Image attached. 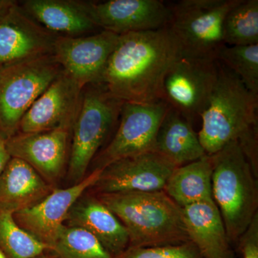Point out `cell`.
Segmentation results:
<instances>
[{
  "label": "cell",
  "mask_w": 258,
  "mask_h": 258,
  "mask_svg": "<svg viewBox=\"0 0 258 258\" xmlns=\"http://www.w3.org/2000/svg\"><path fill=\"white\" fill-rule=\"evenodd\" d=\"M114 258H206L191 240L152 247H128Z\"/></svg>",
  "instance_id": "obj_27"
},
{
  "label": "cell",
  "mask_w": 258,
  "mask_h": 258,
  "mask_svg": "<svg viewBox=\"0 0 258 258\" xmlns=\"http://www.w3.org/2000/svg\"><path fill=\"white\" fill-rule=\"evenodd\" d=\"M177 167L157 152L144 153L111 163L91 188L98 195L162 191Z\"/></svg>",
  "instance_id": "obj_10"
},
{
  "label": "cell",
  "mask_w": 258,
  "mask_h": 258,
  "mask_svg": "<svg viewBox=\"0 0 258 258\" xmlns=\"http://www.w3.org/2000/svg\"><path fill=\"white\" fill-rule=\"evenodd\" d=\"M212 156V199L231 244L237 243L257 214V176L237 142Z\"/></svg>",
  "instance_id": "obj_4"
},
{
  "label": "cell",
  "mask_w": 258,
  "mask_h": 258,
  "mask_svg": "<svg viewBox=\"0 0 258 258\" xmlns=\"http://www.w3.org/2000/svg\"><path fill=\"white\" fill-rule=\"evenodd\" d=\"M181 55L179 40L168 27L119 35L98 83L123 102L159 101L164 78Z\"/></svg>",
  "instance_id": "obj_1"
},
{
  "label": "cell",
  "mask_w": 258,
  "mask_h": 258,
  "mask_svg": "<svg viewBox=\"0 0 258 258\" xmlns=\"http://www.w3.org/2000/svg\"><path fill=\"white\" fill-rule=\"evenodd\" d=\"M50 251L59 258H114L91 232L66 225Z\"/></svg>",
  "instance_id": "obj_25"
},
{
  "label": "cell",
  "mask_w": 258,
  "mask_h": 258,
  "mask_svg": "<svg viewBox=\"0 0 258 258\" xmlns=\"http://www.w3.org/2000/svg\"><path fill=\"white\" fill-rule=\"evenodd\" d=\"M63 69L48 55L0 68V135L18 133L20 121L32 105Z\"/></svg>",
  "instance_id": "obj_6"
},
{
  "label": "cell",
  "mask_w": 258,
  "mask_h": 258,
  "mask_svg": "<svg viewBox=\"0 0 258 258\" xmlns=\"http://www.w3.org/2000/svg\"><path fill=\"white\" fill-rule=\"evenodd\" d=\"M240 0H181L171 5L168 28L179 40L182 55L213 57L225 43L222 25Z\"/></svg>",
  "instance_id": "obj_7"
},
{
  "label": "cell",
  "mask_w": 258,
  "mask_h": 258,
  "mask_svg": "<svg viewBox=\"0 0 258 258\" xmlns=\"http://www.w3.org/2000/svg\"><path fill=\"white\" fill-rule=\"evenodd\" d=\"M212 155L178 166L168 179L164 191L181 208L212 201Z\"/></svg>",
  "instance_id": "obj_22"
},
{
  "label": "cell",
  "mask_w": 258,
  "mask_h": 258,
  "mask_svg": "<svg viewBox=\"0 0 258 258\" xmlns=\"http://www.w3.org/2000/svg\"><path fill=\"white\" fill-rule=\"evenodd\" d=\"M54 189L32 166L11 157L0 175V210L15 214L32 208Z\"/></svg>",
  "instance_id": "obj_20"
},
{
  "label": "cell",
  "mask_w": 258,
  "mask_h": 258,
  "mask_svg": "<svg viewBox=\"0 0 258 258\" xmlns=\"http://www.w3.org/2000/svg\"><path fill=\"white\" fill-rule=\"evenodd\" d=\"M18 3L37 23L60 36H84L102 30L93 19L90 1L25 0Z\"/></svg>",
  "instance_id": "obj_17"
},
{
  "label": "cell",
  "mask_w": 258,
  "mask_h": 258,
  "mask_svg": "<svg viewBox=\"0 0 258 258\" xmlns=\"http://www.w3.org/2000/svg\"><path fill=\"white\" fill-rule=\"evenodd\" d=\"M189 240L206 258H235L218 208L212 201L182 208Z\"/></svg>",
  "instance_id": "obj_19"
},
{
  "label": "cell",
  "mask_w": 258,
  "mask_h": 258,
  "mask_svg": "<svg viewBox=\"0 0 258 258\" xmlns=\"http://www.w3.org/2000/svg\"><path fill=\"white\" fill-rule=\"evenodd\" d=\"M71 131L55 129L48 132H18L7 139L11 157L32 166L48 184L55 186L69 164Z\"/></svg>",
  "instance_id": "obj_15"
},
{
  "label": "cell",
  "mask_w": 258,
  "mask_h": 258,
  "mask_svg": "<svg viewBox=\"0 0 258 258\" xmlns=\"http://www.w3.org/2000/svg\"><path fill=\"white\" fill-rule=\"evenodd\" d=\"M0 258H7L6 255H5L4 252L0 249Z\"/></svg>",
  "instance_id": "obj_31"
},
{
  "label": "cell",
  "mask_w": 258,
  "mask_h": 258,
  "mask_svg": "<svg viewBox=\"0 0 258 258\" xmlns=\"http://www.w3.org/2000/svg\"><path fill=\"white\" fill-rule=\"evenodd\" d=\"M101 171L93 170L79 183L64 189H54L52 192L32 208L13 214L15 221L50 249L63 228L70 210L92 187Z\"/></svg>",
  "instance_id": "obj_14"
},
{
  "label": "cell",
  "mask_w": 258,
  "mask_h": 258,
  "mask_svg": "<svg viewBox=\"0 0 258 258\" xmlns=\"http://www.w3.org/2000/svg\"><path fill=\"white\" fill-rule=\"evenodd\" d=\"M11 159L6 147V139L0 135V175L8 164V161Z\"/></svg>",
  "instance_id": "obj_29"
},
{
  "label": "cell",
  "mask_w": 258,
  "mask_h": 258,
  "mask_svg": "<svg viewBox=\"0 0 258 258\" xmlns=\"http://www.w3.org/2000/svg\"><path fill=\"white\" fill-rule=\"evenodd\" d=\"M35 258H48V257H45V256H44L43 254H42V255L39 256V257H37Z\"/></svg>",
  "instance_id": "obj_32"
},
{
  "label": "cell",
  "mask_w": 258,
  "mask_h": 258,
  "mask_svg": "<svg viewBox=\"0 0 258 258\" xmlns=\"http://www.w3.org/2000/svg\"><path fill=\"white\" fill-rule=\"evenodd\" d=\"M91 13L101 30L121 35L167 28L171 12L160 0L90 2Z\"/></svg>",
  "instance_id": "obj_16"
},
{
  "label": "cell",
  "mask_w": 258,
  "mask_h": 258,
  "mask_svg": "<svg viewBox=\"0 0 258 258\" xmlns=\"http://www.w3.org/2000/svg\"><path fill=\"white\" fill-rule=\"evenodd\" d=\"M128 232L129 247H152L189 241L180 208L164 190L98 195Z\"/></svg>",
  "instance_id": "obj_2"
},
{
  "label": "cell",
  "mask_w": 258,
  "mask_h": 258,
  "mask_svg": "<svg viewBox=\"0 0 258 258\" xmlns=\"http://www.w3.org/2000/svg\"><path fill=\"white\" fill-rule=\"evenodd\" d=\"M154 152L176 166L193 162L208 155L193 123L174 108H169L156 137Z\"/></svg>",
  "instance_id": "obj_21"
},
{
  "label": "cell",
  "mask_w": 258,
  "mask_h": 258,
  "mask_svg": "<svg viewBox=\"0 0 258 258\" xmlns=\"http://www.w3.org/2000/svg\"><path fill=\"white\" fill-rule=\"evenodd\" d=\"M123 102L102 83L83 88L79 111L71 130L68 176L71 185L86 177L89 166L119 120Z\"/></svg>",
  "instance_id": "obj_5"
},
{
  "label": "cell",
  "mask_w": 258,
  "mask_h": 258,
  "mask_svg": "<svg viewBox=\"0 0 258 258\" xmlns=\"http://www.w3.org/2000/svg\"><path fill=\"white\" fill-rule=\"evenodd\" d=\"M83 88L62 71L24 115L18 132L37 133L59 128L72 130Z\"/></svg>",
  "instance_id": "obj_13"
},
{
  "label": "cell",
  "mask_w": 258,
  "mask_h": 258,
  "mask_svg": "<svg viewBox=\"0 0 258 258\" xmlns=\"http://www.w3.org/2000/svg\"><path fill=\"white\" fill-rule=\"evenodd\" d=\"M119 35L107 30L79 37L59 36L53 55L64 72L82 87L98 83Z\"/></svg>",
  "instance_id": "obj_12"
},
{
  "label": "cell",
  "mask_w": 258,
  "mask_h": 258,
  "mask_svg": "<svg viewBox=\"0 0 258 258\" xmlns=\"http://www.w3.org/2000/svg\"><path fill=\"white\" fill-rule=\"evenodd\" d=\"M218 76L200 118L198 137L205 152L213 155L232 142H239L258 127V96L249 91L228 68L217 60Z\"/></svg>",
  "instance_id": "obj_3"
},
{
  "label": "cell",
  "mask_w": 258,
  "mask_h": 258,
  "mask_svg": "<svg viewBox=\"0 0 258 258\" xmlns=\"http://www.w3.org/2000/svg\"><path fill=\"white\" fill-rule=\"evenodd\" d=\"M216 60L232 71L250 92L258 96V44L223 45L217 52Z\"/></svg>",
  "instance_id": "obj_26"
},
{
  "label": "cell",
  "mask_w": 258,
  "mask_h": 258,
  "mask_svg": "<svg viewBox=\"0 0 258 258\" xmlns=\"http://www.w3.org/2000/svg\"><path fill=\"white\" fill-rule=\"evenodd\" d=\"M66 223L91 232L113 257L129 247L126 229L97 196L81 197L70 210Z\"/></svg>",
  "instance_id": "obj_18"
},
{
  "label": "cell",
  "mask_w": 258,
  "mask_h": 258,
  "mask_svg": "<svg viewBox=\"0 0 258 258\" xmlns=\"http://www.w3.org/2000/svg\"><path fill=\"white\" fill-rule=\"evenodd\" d=\"M217 76L216 59L182 55L164 78L161 99L193 123L208 106Z\"/></svg>",
  "instance_id": "obj_9"
},
{
  "label": "cell",
  "mask_w": 258,
  "mask_h": 258,
  "mask_svg": "<svg viewBox=\"0 0 258 258\" xmlns=\"http://www.w3.org/2000/svg\"><path fill=\"white\" fill-rule=\"evenodd\" d=\"M13 2V0H0V13L8 8Z\"/></svg>",
  "instance_id": "obj_30"
},
{
  "label": "cell",
  "mask_w": 258,
  "mask_h": 258,
  "mask_svg": "<svg viewBox=\"0 0 258 258\" xmlns=\"http://www.w3.org/2000/svg\"><path fill=\"white\" fill-rule=\"evenodd\" d=\"M169 108L163 100L124 102L113 138L93 159V170L102 171L114 161L154 152L158 131Z\"/></svg>",
  "instance_id": "obj_8"
},
{
  "label": "cell",
  "mask_w": 258,
  "mask_h": 258,
  "mask_svg": "<svg viewBox=\"0 0 258 258\" xmlns=\"http://www.w3.org/2000/svg\"><path fill=\"white\" fill-rule=\"evenodd\" d=\"M60 35L49 31L14 1L0 13V68L53 55Z\"/></svg>",
  "instance_id": "obj_11"
},
{
  "label": "cell",
  "mask_w": 258,
  "mask_h": 258,
  "mask_svg": "<svg viewBox=\"0 0 258 258\" xmlns=\"http://www.w3.org/2000/svg\"><path fill=\"white\" fill-rule=\"evenodd\" d=\"M0 249L7 258H35L50 250L18 225L12 212L0 210Z\"/></svg>",
  "instance_id": "obj_24"
},
{
  "label": "cell",
  "mask_w": 258,
  "mask_h": 258,
  "mask_svg": "<svg viewBox=\"0 0 258 258\" xmlns=\"http://www.w3.org/2000/svg\"><path fill=\"white\" fill-rule=\"evenodd\" d=\"M225 45L247 46L258 44V0H240L226 15L222 25Z\"/></svg>",
  "instance_id": "obj_23"
},
{
  "label": "cell",
  "mask_w": 258,
  "mask_h": 258,
  "mask_svg": "<svg viewBox=\"0 0 258 258\" xmlns=\"http://www.w3.org/2000/svg\"><path fill=\"white\" fill-rule=\"evenodd\" d=\"M243 258H258V214L237 240Z\"/></svg>",
  "instance_id": "obj_28"
}]
</instances>
